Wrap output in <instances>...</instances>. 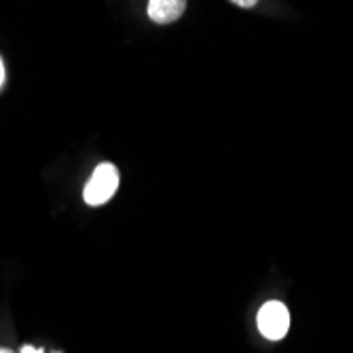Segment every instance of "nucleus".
<instances>
[{"label":"nucleus","mask_w":353,"mask_h":353,"mask_svg":"<svg viewBox=\"0 0 353 353\" xmlns=\"http://www.w3.org/2000/svg\"><path fill=\"white\" fill-rule=\"evenodd\" d=\"M233 5L241 7V9H252V7H256V0H235Z\"/></svg>","instance_id":"4"},{"label":"nucleus","mask_w":353,"mask_h":353,"mask_svg":"<svg viewBox=\"0 0 353 353\" xmlns=\"http://www.w3.org/2000/svg\"><path fill=\"white\" fill-rule=\"evenodd\" d=\"M186 9L184 0H152L148 3V17L154 23H172Z\"/></svg>","instance_id":"3"},{"label":"nucleus","mask_w":353,"mask_h":353,"mask_svg":"<svg viewBox=\"0 0 353 353\" xmlns=\"http://www.w3.org/2000/svg\"><path fill=\"white\" fill-rule=\"evenodd\" d=\"M5 81V66H3V59H0V85Z\"/></svg>","instance_id":"6"},{"label":"nucleus","mask_w":353,"mask_h":353,"mask_svg":"<svg viewBox=\"0 0 353 353\" xmlns=\"http://www.w3.org/2000/svg\"><path fill=\"white\" fill-rule=\"evenodd\" d=\"M290 328V311L279 301H269L259 311V330L269 341H281Z\"/></svg>","instance_id":"2"},{"label":"nucleus","mask_w":353,"mask_h":353,"mask_svg":"<svg viewBox=\"0 0 353 353\" xmlns=\"http://www.w3.org/2000/svg\"><path fill=\"white\" fill-rule=\"evenodd\" d=\"M117 188H119V170L112 163H100L95 168L91 180L87 182L83 197L89 205H102L114 195Z\"/></svg>","instance_id":"1"},{"label":"nucleus","mask_w":353,"mask_h":353,"mask_svg":"<svg viewBox=\"0 0 353 353\" xmlns=\"http://www.w3.org/2000/svg\"><path fill=\"white\" fill-rule=\"evenodd\" d=\"M0 353H15L13 349H7V347H0Z\"/></svg>","instance_id":"7"},{"label":"nucleus","mask_w":353,"mask_h":353,"mask_svg":"<svg viewBox=\"0 0 353 353\" xmlns=\"http://www.w3.org/2000/svg\"><path fill=\"white\" fill-rule=\"evenodd\" d=\"M21 353H45L43 349H37V347H32V345H26L21 347Z\"/></svg>","instance_id":"5"}]
</instances>
